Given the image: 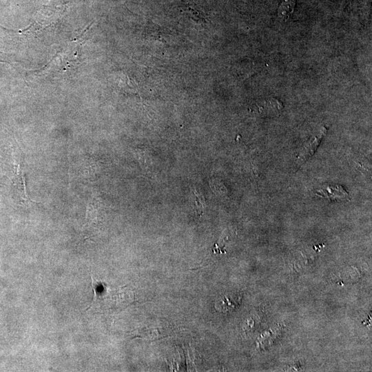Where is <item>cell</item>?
Masks as SVG:
<instances>
[{"label": "cell", "mask_w": 372, "mask_h": 372, "mask_svg": "<svg viewBox=\"0 0 372 372\" xmlns=\"http://www.w3.org/2000/svg\"><path fill=\"white\" fill-rule=\"evenodd\" d=\"M326 132V127H322L320 131L303 147L302 151L300 152L297 158V161L296 163L297 167H298L313 154Z\"/></svg>", "instance_id": "6da1fadb"}, {"label": "cell", "mask_w": 372, "mask_h": 372, "mask_svg": "<svg viewBox=\"0 0 372 372\" xmlns=\"http://www.w3.org/2000/svg\"><path fill=\"white\" fill-rule=\"evenodd\" d=\"M14 167L16 181L17 182V185L21 192V198L26 203L34 202L29 198L27 192L24 170L22 167V159L20 157V155L17 158L14 159Z\"/></svg>", "instance_id": "7a4b0ae2"}, {"label": "cell", "mask_w": 372, "mask_h": 372, "mask_svg": "<svg viewBox=\"0 0 372 372\" xmlns=\"http://www.w3.org/2000/svg\"><path fill=\"white\" fill-rule=\"evenodd\" d=\"M295 5V0H281L278 8V15L283 19H287L291 14Z\"/></svg>", "instance_id": "3957f363"}]
</instances>
